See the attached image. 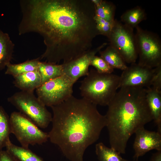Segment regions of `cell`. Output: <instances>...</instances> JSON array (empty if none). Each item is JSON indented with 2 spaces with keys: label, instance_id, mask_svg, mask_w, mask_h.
<instances>
[{
  "label": "cell",
  "instance_id": "6da1fadb",
  "mask_svg": "<svg viewBox=\"0 0 161 161\" xmlns=\"http://www.w3.org/2000/svg\"><path fill=\"white\" fill-rule=\"evenodd\" d=\"M20 35L37 33L46 48L39 57L57 64L74 60L91 49L100 35L91 0H21Z\"/></svg>",
  "mask_w": 161,
  "mask_h": 161
},
{
  "label": "cell",
  "instance_id": "7a4b0ae2",
  "mask_svg": "<svg viewBox=\"0 0 161 161\" xmlns=\"http://www.w3.org/2000/svg\"><path fill=\"white\" fill-rule=\"evenodd\" d=\"M97 106L72 96L51 107L53 115L49 139L70 161H83L86 149L98 139L106 126L105 115Z\"/></svg>",
  "mask_w": 161,
  "mask_h": 161
},
{
  "label": "cell",
  "instance_id": "3957f363",
  "mask_svg": "<svg viewBox=\"0 0 161 161\" xmlns=\"http://www.w3.org/2000/svg\"><path fill=\"white\" fill-rule=\"evenodd\" d=\"M108 106L105 116L111 148L120 154H125L131 136L153 120L146 89L121 87Z\"/></svg>",
  "mask_w": 161,
  "mask_h": 161
},
{
  "label": "cell",
  "instance_id": "277c9868",
  "mask_svg": "<svg viewBox=\"0 0 161 161\" xmlns=\"http://www.w3.org/2000/svg\"><path fill=\"white\" fill-rule=\"evenodd\" d=\"M120 78L115 74L101 73L91 69L81 82V95L96 106H108L117 92Z\"/></svg>",
  "mask_w": 161,
  "mask_h": 161
},
{
  "label": "cell",
  "instance_id": "5b68a950",
  "mask_svg": "<svg viewBox=\"0 0 161 161\" xmlns=\"http://www.w3.org/2000/svg\"><path fill=\"white\" fill-rule=\"evenodd\" d=\"M7 100L39 127L46 128L51 122V113L33 92L21 91L8 97Z\"/></svg>",
  "mask_w": 161,
  "mask_h": 161
},
{
  "label": "cell",
  "instance_id": "8992f818",
  "mask_svg": "<svg viewBox=\"0 0 161 161\" xmlns=\"http://www.w3.org/2000/svg\"><path fill=\"white\" fill-rule=\"evenodd\" d=\"M135 28L139 58L138 64L151 69L161 65V41L159 36L156 33L143 29L139 25Z\"/></svg>",
  "mask_w": 161,
  "mask_h": 161
},
{
  "label": "cell",
  "instance_id": "52a82bcc",
  "mask_svg": "<svg viewBox=\"0 0 161 161\" xmlns=\"http://www.w3.org/2000/svg\"><path fill=\"white\" fill-rule=\"evenodd\" d=\"M10 120L11 133L15 135L22 147L29 148L30 145H41L49 139L48 133L42 131L20 112H12Z\"/></svg>",
  "mask_w": 161,
  "mask_h": 161
},
{
  "label": "cell",
  "instance_id": "ba28073f",
  "mask_svg": "<svg viewBox=\"0 0 161 161\" xmlns=\"http://www.w3.org/2000/svg\"><path fill=\"white\" fill-rule=\"evenodd\" d=\"M107 38L110 45L118 52L126 63L136 62L138 56L133 29L115 19Z\"/></svg>",
  "mask_w": 161,
  "mask_h": 161
},
{
  "label": "cell",
  "instance_id": "9c48e42d",
  "mask_svg": "<svg viewBox=\"0 0 161 161\" xmlns=\"http://www.w3.org/2000/svg\"><path fill=\"white\" fill-rule=\"evenodd\" d=\"M75 83L64 74L41 84L36 89L37 97L46 106L58 105L73 95Z\"/></svg>",
  "mask_w": 161,
  "mask_h": 161
},
{
  "label": "cell",
  "instance_id": "30bf717a",
  "mask_svg": "<svg viewBox=\"0 0 161 161\" xmlns=\"http://www.w3.org/2000/svg\"><path fill=\"white\" fill-rule=\"evenodd\" d=\"M154 68L139 65L135 63L123 70L120 76L118 88L126 87L147 88L150 87Z\"/></svg>",
  "mask_w": 161,
  "mask_h": 161
},
{
  "label": "cell",
  "instance_id": "8fae6325",
  "mask_svg": "<svg viewBox=\"0 0 161 161\" xmlns=\"http://www.w3.org/2000/svg\"><path fill=\"white\" fill-rule=\"evenodd\" d=\"M107 44L106 43H104L74 60L63 63L64 74L75 83L80 77L86 76L89 72V67L92 59Z\"/></svg>",
  "mask_w": 161,
  "mask_h": 161
},
{
  "label": "cell",
  "instance_id": "7c38bea8",
  "mask_svg": "<svg viewBox=\"0 0 161 161\" xmlns=\"http://www.w3.org/2000/svg\"><path fill=\"white\" fill-rule=\"evenodd\" d=\"M135 133L133 145L135 158L137 160L152 150H161V134L157 131L147 130L144 127L138 129Z\"/></svg>",
  "mask_w": 161,
  "mask_h": 161
},
{
  "label": "cell",
  "instance_id": "4fadbf2b",
  "mask_svg": "<svg viewBox=\"0 0 161 161\" xmlns=\"http://www.w3.org/2000/svg\"><path fill=\"white\" fill-rule=\"evenodd\" d=\"M13 77L15 86L22 91L33 92L42 84L38 71L29 72Z\"/></svg>",
  "mask_w": 161,
  "mask_h": 161
},
{
  "label": "cell",
  "instance_id": "5bb4252c",
  "mask_svg": "<svg viewBox=\"0 0 161 161\" xmlns=\"http://www.w3.org/2000/svg\"><path fill=\"white\" fill-rule=\"evenodd\" d=\"M146 89V100L153 120L161 134V92L151 87Z\"/></svg>",
  "mask_w": 161,
  "mask_h": 161
},
{
  "label": "cell",
  "instance_id": "9a60e30c",
  "mask_svg": "<svg viewBox=\"0 0 161 161\" xmlns=\"http://www.w3.org/2000/svg\"><path fill=\"white\" fill-rule=\"evenodd\" d=\"M14 47L9 34L0 29V71L10 63Z\"/></svg>",
  "mask_w": 161,
  "mask_h": 161
},
{
  "label": "cell",
  "instance_id": "2e32d148",
  "mask_svg": "<svg viewBox=\"0 0 161 161\" xmlns=\"http://www.w3.org/2000/svg\"><path fill=\"white\" fill-rule=\"evenodd\" d=\"M5 147L6 150L18 161H44L29 148L14 145L10 140L7 142Z\"/></svg>",
  "mask_w": 161,
  "mask_h": 161
},
{
  "label": "cell",
  "instance_id": "e0dca14e",
  "mask_svg": "<svg viewBox=\"0 0 161 161\" xmlns=\"http://www.w3.org/2000/svg\"><path fill=\"white\" fill-rule=\"evenodd\" d=\"M38 71L41 75L42 84L64 74L62 64H54L40 61Z\"/></svg>",
  "mask_w": 161,
  "mask_h": 161
},
{
  "label": "cell",
  "instance_id": "ac0fdd59",
  "mask_svg": "<svg viewBox=\"0 0 161 161\" xmlns=\"http://www.w3.org/2000/svg\"><path fill=\"white\" fill-rule=\"evenodd\" d=\"M146 19L147 15L145 10L141 7L137 6L124 12L120 17V21L134 29L141 21Z\"/></svg>",
  "mask_w": 161,
  "mask_h": 161
},
{
  "label": "cell",
  "instance_id": "d6986e66",
  "mask_svg": "<svg viewBox=\"0 0 161 161\" xmlns=\"http://www.w3.org/2000/svg\"><path fill=\"white\" fill-rule=\"evenodd\" d=\"M40 61L39 57L17 64L10 63L6 66L5 74L14 77L29 72L38 71Z\"/></svg>",
  "mask_w": 161,
  "mask_h": 161
},
{
  "label": "cell",
  "instance_id": "ffe728a7",
  "mask_svg": "<svg viewBox=\"0 0 161 161\" xmlns=\"http://www.w3.org/2000/svg\"><path fill=\"white\" fill-rule=\"evenodd\" d=\"M99 52L100 56L114 69L123 71L127 67L126 63L118 52L111 45L103 50H100Z\"/></svg>",
  "mask_w": 161,
  "mask_h": 161
},
{
  "label": "cell",
  "instance_id": "44dd1931",
  "mask_svg": "<svg viewBox=\"0 0 161 161\" xmlns=\"http://www.w3.org/2000/svg\"><path fill=\"white\" fill-rule=\"evenodd\" d=\"M11 134L10 117L0 106V151L5 147Z\"/></svg>",
  "mask_w": 161,
  "mask_h": 161
},
{
  "label": "cell",
  "instance_id": "7402d4cb",
  "mask_svg": "<svg viewBox=\"0 0 161 161\" xmlns=\"http://www.w3.org/2000/svg\"><path fill=\"white\" fill-rule=\"evenodd\" d=\"M95 152L100 161H124L120 154L112 148L106 146L102 143L96 145Z\"/></svg>",
  "mask_w": 161,
  "mask_h": 161
},
{
  "label": "cell",
  "instance_id": "603a6c76",
  "mask_svg": "<svg viewBox=\"0 0 161 161\" xmlns=\"http://www.w3.org/2000/svg\"><path fill=\"white\" fill-rule=\"evenodd\" d=\"M95 7V16L109 21L114 20L116 7L113 3L101 0L100 4Z\"/></svg>",
  "mask_w": 161,
  "mask_h": 161
},
{
  "label": "cell",
  "instance_id": "cb8c5ba5",
  "mask_svg": "<svg viewBox=\"0 0 161 161\" xmlns=\"http://www.w3.org/2000/svg\"><path fill=\"white\" fill-rule=\"evenodd\" d=\"M90 66H94L98 72L104 74H111L114 69L100 56L95 55L92 59Z\"/></svg>",
  "mask_w": 161,
  "mask_h": 161
},
{
  "label": "cell",
  "instance_id": "d4e9b609",
  "mask_svg": "<svg viewBox=\"0 0 161 161\" xmlns=\"http://www.w3.org/2000/svg\"><path fill=\"white\" fill-rule=\"evenodd\" d=\"M94 19L99 34L108 38L111 32L114 20L113 21H109L95 15Z\"/></svg>",
  "mask_w": 161,
  "mask_h": 161
},
{
  "label": "cell",
  "instance_id": "484cf974",
  "mask_svg": "<svg viewBox=\"0 0 161 161\" xmlns=\"http://www.w3.org/2000/svg\"><path fill=\"white\" fill-rule=\"evenodd\" d=\"M154 69L150 87L161 92V65L154 68Z\"/></svg>",
  "mask_w": 161,
  "mask_h": 161
},
{
  "label": "cell",
  "instance_id": "4316f807",
  "mask_svg": "<svg viewBox=\"0 0 161 161\" xmlns=\"http://www.w3.org/2000/svg\"><path fill=\"white\" fill-rule=\"evenodd\" d=\"M0 161H18L6 150L0 151Z\"/></svg>",
  "mask_w": 161,
  "mask_h": 161
},
{
  "label": "cell",
  "instance_id": "83f0119b",
  "mask_svg": "<svg viewBox=\"0 0 161 161\" xmlns=\"http://www.w3.org/2000/svg\"><path fill=\"white\" fill-rule=\"evenodd\" d=\"M150 161H161V150L157 151L153 154Z\"/></svg>",
  "mask_w": 161,
  "mask_h": 161
},
{
  "label": "cell",
  "instance_id": "f1b7e54d",
  "mask_svg": "<svg viewBox=\"0 0 161 161\" xmlns=\"http://www.w3.org/2000/svg\"><path fill=\"white\" fill-rule=\"evenodd\" d=\"M124 161H129V160H128L124 159Z\"/></svg>",
  "mask_w": 161,
  "mask_h": 161
}]
</instances>
